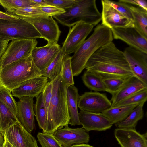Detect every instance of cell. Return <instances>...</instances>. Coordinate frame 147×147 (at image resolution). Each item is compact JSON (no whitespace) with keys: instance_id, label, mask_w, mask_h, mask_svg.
Returning <instances> with one entry per match:
<instances>
[{"instance_id":"1","label":"cell","mask_w":147,"mask_h":147,"mask_svg":"<svg viewBox=\"0 0 147 147\" xmlns=\"http://www.w3.org/2000/svg\"><path fill=\"white\" fill-rule=\"evenodd\" d=\"M85 69L102 79L134 76L123 52L113 42L97 50L86 62Z\"/></svg>"},{"instance_id":"2","label":"cell","mask_w":147,"mask_h":147,"mask_svg":"<svg viewBox=\"0 0 147 147\" xmlns=\"http://www.w3.org/2000/svg\"><path fill=\"white\" fill-rule=\"evenodd\" d=\"M51 81L52 94L47 111L45 133L53 134L56 130L68 125L70 117L66 99L68 86L65 83L60 75Z\"/></svg>"},{"instance_id":"3","label":"cell","mask_w":147,"mask_h":147,"mask_svg":"<svg viewBox=\"0 0 147 147\" xmlns=\"http://www.w3.org/2000/svg\"><path fill=\"white\" fill-rule=\"evenodd\" d=\"M113 39L110 29L101 24L98 25L92 34L71 57L73 76H78L82 72L89 59L97 50L105 44L112 42Z\"/></svg>"},{"instance_id":"4","label":"cell","mask_w":147,"mask_h":147,"mask_svg":"<svg viewBox=\"0 0 147 147\" xmlns=\"http://www.w3.org/2000/svg\"><path fill=\"white\" fill-rule=\"evenodd\" d=\"M42 76L31 56L0 66V86L11 92L24 82Z\"/></svg>"},{"instance_id":"5","label":"cell","mask_w":147,"mask_h":147,"mask_svg":"<svg viewBox=\"0 0 147 147\" xmlns=\"http://www.w3.org/2000/svg\"><path fill=\"white\" fill-rule=\"evenodd\" d=\"M65 10L64 13L53 17L59 23L70 28L81 21L94 26L101 21V13L95 0H76L71 7Z\"/></svg>"},{"instance_id":"6","label":"cell","mask_w":147,"mask_h":147,"mask_svg":"<svg viewBox=\"0 0 147 147\" xmlns=\"http://www.w3.org/2000/svg\"><path fill=\"white\" fill-rule=\"evenodd\" d=\"M40 38V35L35 28L22 19H0V40H36Z\"/></svg>"},{"instance_id":"7","label":"cell","mask_w":147,"mask_h":147,"mask_svg":"<svg viewBox=\"0 0 147 147\" xmlns=\"http://www.w3.org/2000/svg\"><path fill=\"white\" fill-rule=\"evenodd\" d=\"M38 43L36 40L18 39L13 40L8 44L0 59V66L7 65L31 55Z\"/></svg>"},{"instance_id":"8","label":"cell","mask_w":147,"mask_h":147,"mask_svg":"<svg viewBox=\"0 0 147 147\" xmlns=\"http://www.w3.org/2000/svg\"><path fill=\"white\" fill-rule=\"evenodd\" d=\"M32 24L47 43H58L61 33L57 24L50 16L47 17H20Z\"/></svg>"},{"instance_id":"9","label":"cell","mask_w":147,"mask_h":147,"mask_svg":"<svg viewBox=\"0 0 147 147\" xmlns=\"http://www.w3.org/2000/svg\"><path fill=\"white\" fill-rule=\"evenodd\" d=\"M94 27L92 25L81 21L70 28L61 47V50L64 54L69 55L74 53L86 40Z\"/></svg>"},{"instance_id":"10","label":"cell","mask_w":147,"mask_h":147,"mask_svg":"<svg viewBox=\"0 0 147 147\" xmlns=\"http://www.w3.org/2000/svg\"><path fill=\"white\" fill-rule=\"evenodd\" d=\"M123 52L134 76L147 85V53L130 46Z\"/></svg>"},{"instance_id":"11","label":"cell","mask_w":147,"mask_h":147,"mask_svg":"<svg viewBox=\"0 0 147 147\" xmlns=\"http://www.w3.org/2000/svg\"><path fill=\"white\" fill-rule=\"evenodd\" d=\"M111 105L106 94L98 92H85L80 96L78 102L80 110L94 113H101Z\"/></svg>"},{"instance_id":"12","label":"cell","mask_w":147,"mask_h":147,"mask_svg":"<svg viewBox=\"0 0 147 147\" xmlns=\"http://www.w3.org/2000/svg\"><path fill=\"white\" fill-rule=\"evenodd\" d=\"M53 134L63 147H71L74 144L87 143L90 140L88 133L82 127L71 128L67 125L56 130Z\"/></svg>"},{"instance_id":"13","label":"cell","mask_w":147,"mask_h":147,"mask_svg":"<svg viewBox=\"0 0 147 147\" xmlns=\"http://www.w3.org/2000/svg\"><path fill=\"white\" fill-rule=\"evenodd\" d=\"M111 29L113 39L122 40L129 46L147 53V39L133 27L115 28Z\"/></svg>"},{"instance_id":"14","label":"cell","mask_w":147,"mask_h":147,"mask_svg":"<svg viewBox=\"0 0 147 147\" xmlns=\"http://www.w3.org/2000/svg\"><path fill=\"white\" fill-rule=\"evenodd\" d=\"M13 147H38L37 142L19 121L3 135Z\"/></svg>"},{"instance_id":"15","label":"cell","mask_w":147,"mask_h":147,"mask_svg":"<svg viewBox=\"0 0 147 147\" xmlns=\"http://www.w3.org/2000/svg\"><path fill=\"white\" fill-rule=\"evenodd\" d=\"M61 49L58 43H51L34 48L31 55L34 64L41 73L54 60Z\"/></svg>"},{"instance_id":"16","label":"cell","mask_w":147,"mask_h":147,"mask_svg":"<svg viewBox=\"0 0 147 147\" xmlns=\"http://www.w3.org/2000/svg\"><path fill=\"white\" fill-rule=\"evenodd\" d=\"M115 137L121 147H147V133L141 134L134 128H117Z\"/></svg>"},{"instance_id":"17","label":"cell","mask_w":147,"mask_h":147,"mask_svg":"<svg viewBox=\"0 0 147 147\" xmlns=\"http://www.w3.org/2000/svg\"><path fill=\"white\" fill-rule=\"evenodd\" d=\"M101 25L110 29L118 27H133L129 19L112 7L107 0H101Z\"/></svg>"},{"instance_id":"18","label":"cell","mask_w":147,"mask_h":147,"mask_svg":"<svg viewBox=\"0 0 147 147\" xmlns=\"http://www.w3.org/2000/svg\"><path fill=\"white\" fill-rule=\"evenodd\" d=\"M33 98L22 97L17 102L18 121L23 127L31 133L35 128Z\"/></svg>"},{"instance_id":"19","label":"cell","mask_w":147,"mask_h":147,"mask_svg":"<svg viewBox=\"0 0 147 147\" xmlns=\"http://www.w3.org/2000/svg\"><path fill=\"white\" fill-rule=\"evenodd\" d=\"M79 121L87 132L91 131H104L111 128L113 125L101 113H94L80 110Z\"/></svg>"},{"instance_id":"20","label":"cell","mask_w":147,"mask_h":147,"mask_svg":"<svg viewBox=\"0 0 147 147\" xmlns=\"http://www.w3.org/2000/svg\"><path fill=\"white\" fill-rule=\"evenodd\" d=\"M48 78L41 76L27 80L13 89V96L19 98L22 97H36L42 92L48 82Z\"/></svg>"},{"instance_id":"21","label":"cell","mask_w":147,"mask_h":147,"mask_svg":"<svg viewBox=\"0 0 147 147\" xmlns=\"http://www.w3.org/2000/svg\"><path fill=\"white\" fill-rule=\"evenodd\" d=\"M147 88V85L136 77L134 76L129 78L119 90L112 95L110 100L112 103L111 107L134 93Z\"/></svg>"},{"instance_id":"22","label":"cell","mask_w":147,"mask_h":147,"mask_svg":"<svg viewBox=\"0 0 147 147\" xmlns=\"http://www.w3.org/2000/svg\"><path fill=\"white\" fill-rule=\"evenodd\" d=\"M80 95L77 88L73 86L67 88L66 99L70 119L68 124L71 126L80 125L78 110V102Z\"/></svg>"},{"instance_id":"23","label":"cell","mask_w":147,"mask_h":147,"mask_svg":"<svg viewBox=\"0 0 147 147\" xmlns=\"http://www.w3.org/2000/svg\"><path fill=\"white\" fill-rule=\"evenodd\" d=\"M129 7L133 16V27L147 39V11L138 6L129 5Z\"/></svg>"},{"instance_id":"24","label":"cell","mask_w":147,"mask_h":147,"mask_svg":"<svg viewBox=\"0 0 147 147\" xmlns=\"http://www.w3.org/2000/svg\"><path fill=\"white\" fill-rule=\"evenodd\" d=\"M138 105L136 104L122 107H110L101 113L112 125L115 124L124 120Z\"/></svg>"},{"instance_id":"25","label":"cell","mask_w":147,"mask_h":147,"mask_svg":"<svg viewBox=\"0 0 147 147\" xmlns=\"http://www.w3.org/2000/svg\"><path fill=\"white\" fill-rule=\"evenodd\" d=\"M36 97V101L34 105V116L39 128L46 132L47 118V111L45 105L42 92Z\"/></svg>"},{"instance_id":"26","label":"cell","mask_w":147,"mask_h":147,"mask_svg":"<svg viewBox=\"0 0 147 147\" xmlns=\"http://www.w3.org/2000/svg\"><path fill=\"white\" fill-rule=\"evenodd\" d=\"M18 121L16 116L0 101V133L3 135L9 128Z\"/></svg>"},{"instance_id":"27","label":"cell","mask_w":147,"mask_h":147,"mask_svg":"<svg viewBox=\"0 0 147 147\" xmlns=\"http://www.w3.org/2000/svg\"><path fill=\"white\" fill-rule=\"evenodd\" d=\"M143 105H138L124 120L115 124V126L117 128L135 129L138 122L143 118Z\"/></svg>"},{"instance_id":"28","label":"cell","mask_w":147,"mask_h":147,"mask_svg":"<svg viewBox=\"0 0 147 147\" xmlns=\"http://www.w3.org/2000/svg\"><path fill=\"white\" fill-rule=\"evenodd\" d=\"M64 54L61 49L54 60L42 72V76L47 77L51 81L60 75Z\"/></svg>"},{"instance_id":"29","label":"cell","mask_w":147,"mask_h":147,"mask_svg":"<svg viewBox=\"0 0 147 147\" xmlns=\"http://www.w3.org/2000/svg\"><path fill=\"white\" fill-rule=\"evenodd\" d=\"M82 80L85 85L91 90L105 91L102 79L94 74L86 70L82 76Z\"/></svg>"},{"instance_id":"30","label":"cell","mask_w":147,"mask_h":147,"mask_svg":"<svg viewBox=\"0 0 147 147\" xmlns=\"http://www.w3.org/2000/svg\"><path fill=\"white\" fill-rule=\"evenodd\" d=\"M147 100V88L134 93L111 107H122L136 104L144 105Z\"/></svg>"},{"instance_id":"31","label":"cell","mask_w":147,"mask_h":147,"mask_svg":"<svg viewBox=\"0 0 147 147\" xmlns=\"http://www.w3.org/2000/svg\"><path fill=\"white\" fill-rule=\"evenodd\" d=\"M60 76L66 84L68 86L74 85L71 57L69 55H64Z\"/></svg>"},{"instance_id":"32","label":"cell","mask_w":147,"mask_h":147,"mask_svg":"<svg viewBox=\"0 0 147 147\" xmlns=\"http://www.w3.org/2000/svg\"><path fill=\"white\" fill-rule=\"evenodd\" d=\"M18 17H47L48 15L36 7H25L12 9L5 11Z\"/></svg>"},{"instance_id":"33","label":"cell","mask_w":147,"mask_h":147,"mask_svg":"<svg viewBox=\"0 0 147 147\" xmlns=\"http://www.w3.org/2000/svg\"><path fill=\"white\" fill-rule=\"evenodd\" d=\"M0 5L5 11L12 9L40 6L31 0H0Z\"/></svg>"},{"instance_id":"34","label":"cell","mask_w":147,"mask_h":147,"mask_svg":"<svg viewBox=\"0 0 147 147\" xmlns=\"http://www.w3.org/2000/svg\"><path fill=\"white\" fill-rule=\"evenodd\" d=\"M11 92L7 89L0 86V101L5 105L17 116L18 113L17 102Z\"/></svg>"},{"instance_id":"35","label":"cell","mask_w":147,"mask_h":147,"mask_svg":"<svg viewBox=\"0 0 147 147\" xmlns=\"http://www.w3.org/2000/svg\"><path fill=\"white\" fill-rule=\"evenodd\" d=\"M130 78V77H129ZM111 78L102 79L105 91L112 95L116 93L129 78Z\"/></svg>"},{"instance_id":"36","label":"cell","mask_w":147,"mask_h":147,"mask_svg":"<svg viewBox=\"0 0 147 147\" xmlns=\"http://www.w3.org/2000/svg\"><path fill=\"white\" fill-rule=\"evenodd\" d=\"M37 137L41 147H63L53 134L39 132Z\"/></svg>"},{"instance_id":"37","label":"cell","mask_w":147,"mask_h":147,"mask_svg":"<svg viewBox=\"0 0 147 147\" xmlns=\"http://www.w3.org/2000/svg\"><path fill=\"white\" fill-rule=\"evenodd\" d=\"M107 1L112 7L127 18L133 25V18L129 4L119 1H116L107 0Z\"/></svg>"},{"instance_id":"38","label":"cell","mask_w":147,"mask_h":147,"mask_svg":"<svg viewBox=\"0 0 147 147\" xmlns=\"http://www.w3.org/2000/svg\"><path fill=\"white\" fill-rule=\"evenodd\" d=\"M37 7L48 16L52 17L60 15L65 12V9L53 5H47Z\"/></svg>"},{"instance_id":"39","label":"cell","mask_w":147,"mask_h":147,"mask_svg":"<svg viewBox=\"0 0 147 147\" xmlns=\"http://www.w3.org/2000/svg\"><path fill=\"white\" fill-rule=\"evenodd\" d=\"M47 5L65 9L71 7L76 0H45Z\"/></svg>"},{"instance_id":"40","label":"cell","mask_w":147,"mask_h":147,"mask_svg":"<svg viewBox=\"0 0 147 147\" xmlns=\"http://www.w3.org/2000/svg\"><path fill=\"white\" fill-rule=\"evenodd\" d=\"M52 81L48 82L45 86L42 91L45 107L47 111L50 105L52 91Z\"/></svg>"},{"instance_id":"41","label":"cell","mask_w":147,"mask_h":147,"mask_svg":"<svg viewBox=\"0 0 147 147\" xmlns=\"http://www.w3.org/2000/svg\"><path fill=\"white\" fill-rule=\"evenodd\" d=\"M120 1L130 5L140 7L147 11V2L145 0H119Z\"/></svg>"},{"instance_id":"42","label":"cell","mask_w":147,"mask_h":147,"mask_svg":"<svg viewBox=\"0 0 147 147\" xmlns=\"http://www.w3.org/2000/svg\"><path fill=\"white\" fill-rule=\"evenodd\" d=\"M19 18L17 16L7 12L0 11V19L13 20L17 19Z\"/></svg>"},{"instance_id":"43","label":"cell","mask_w":147,"mask_h":147,"mask_svg":"<svg viewBox=\"0 0 147 147\" xmlns=\"http://www.w3.org/2000/svg\"><path fill=\"white\" fill-rule=\"evenodd\" d=\"M9 41L0 40V59L5 51Z\"/></svg>"},{"instance_id":"44","label":"cell","mask_w":147,"mask_h":147,"mask_svg":"<svg viewBox=\"0 0 147 147\" xmlns=\"http://www.w3.org/2000/svg\"><path fill=\"white\" fill-rule=\"evenodd\" d=\"M32 1L38 4L39 6L46 5H47L45 0H31Z\"/></svg>"},{"instance_id":"45","label":"cell","mask_w":147,"mask_h":147,"mask_svg":"<svg viewBox=\"0 0 147 147\" xmlns=\"http://www.w3.org/2000/svg\"><path fill=\"white\" fill-rule=\"evenodd\" d=\"M71 147H94L88 144L82 143L78 144H73Z\"/></svg>"},{"instance_id":"46","label":"cell","mask_w":147,"mask_h":147,"mask_svg":"<svg viewBox=\"0 0 147 147\" xmlns=\"http://www.w3.org/2000/svg\"><path fill=\"white\" fill-rule=\"evenodd\" d=\"M4 142L3 147H13L4 136Z\"/></svg>"},{"instance_id":"47","label":"cell","mask_w":147,"mask_h":147,"mask_svg":"<svg viewBox=\"0 0 147 147\" xmlns=\"http://www.w3.org/2000/svg\"><path fill=\"white\" fill-rule=\"evenodd\" d=\"M4 142V135L0 133V147H3Z\"/></svg>"}]
</instances>
